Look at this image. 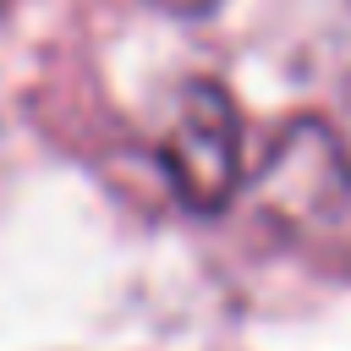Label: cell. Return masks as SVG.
<instances>
[{
  "label": "cell",
  "mask_w": 351,
  "mask_h": 351,
  "mask_svg": "<svg viewBox=\"0 0 351 351\" xmlns=\"http://www.w3.org/2000/svg\"><path fill=\"white\" fill-rule=\"evenodd\" d=\"M176 197L197 214H219L241 186V115L219 82H186L176 121L159 143Z\"/></svg>",
  "instance_id": "6da1fadb"
},
{
  "label": "cell",
  "mask_w": 351,
  "mask_h": 351,
  "mask_svg": "<svg viewBox=\"0 0 351 351\" xmlns=\"http://www.w3.org/2000/svg\"><path fill=\"white\" fill-rule=\"evenodd\" d=\"M154 5H165V11H176V16H203V11H214L219 0H154Z\"/></svg>",
  "instance_id": "7a4b0ae2"
},
{
  "label": "cell",
  "mask_w": 351,
  "mask_h": 351,
  "mask_svg": "<svg viewBox=\"0 0 351 351\" xmlns=\"http://www.w3.org/2000/svg\"><path fill=\"white\" fill-rule=\"evenodd\" d=\"M0 11H5V0H0Z\"/></svg>",
  "instance_id": "3957f363"
}]
</instances>
